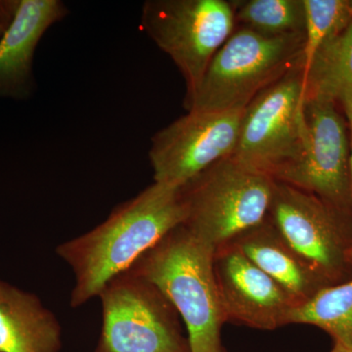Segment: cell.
<instances>
[{"instance_id":"obj_1","label":"cell","mask_w":352,"mask_h":352,"mask_svg":"<svg viewBox=\"0 0 352 352\" xmlns=\"http://www.w3.org/2000/svg\"><path fill=\"white\" fill-rule=\"evenodd\" d=\"M185 217L180 188L154 182L92 230L58 245L57 256L75 277L69 305L80 307L98 298L109 282L131 270Z\"/></svg>"},{"instance_id":"obj_2","label":"cell","mask_w":352,"mask_h":352,"mask_svg":"<svg viewBox=\"0 0 352 352\" xmlns=\"http://www.w3.org/2000/svg\"><path fill=\"white\" fill-rule=\"evenodd\" d=\"M215 252L180 226L129 270L154 285L175 308L186 327L190 352H226L221 328L227 320L215 276Z\"/></svg>"},{"instance_id":"obj_3","label":"cell","mask_w":352,"mask_h":352,"mask_svg":"<svg viewBox=\"0 0 352 352\" xmlns=\"http://www.w3.org/2000/svg\"><path fill=\"white\" fill-rule=\"evenodd\" d=\"M305 36H273L241 27L208 65L200 85L184 100L188 111L244 110L261 92L300 65Z\"/></svg>"},{"instance_id":"obj_4","label":"cell","mask_w":352,"mask_h":352,"mask_svg":"<svg viewBox=\"0 0 352 352\" xmlns=\"http://www.w3.org/2000/svg\"><path fill=\"white\" fill-rule=\"evenodd\" d=\"M273 186L271 176L226 157L180 188L182 226L217 251L266 220Z\"/></svg>"},{"instance_id":"obj_5","label":"cell","mask_w":352,"mask_h":352,"mask_svg":"<svg viewBox=\"0 0 352 352\" xmlns=\"http://www.w3.org/2000/svg\"><path fill=\"white\" fill-rule=\"evenodd\" d=\"M98 298L102 328L95 352H190L175 308L144 278L126 271Z\"/></svg>"},{"instance_id":"obj_6","label":"cell","mask_w":352,"mask_h":352,"mask_svg":"<svg viewBox=\"0 0 352 352\" xmlns=\"http://www.w3.org/2000/svg\"><path fill=\"white\" fill-rule=\"evenodd\" d=\"M235 24L232 4L226 0H149L141 14L143 31L182 73L185 98L195 92Z\"/></svg>"},{"instance_id":"obj_7","label":"cell","mask_w":352,"mask_h":352,"mask_svg":"<svg viewBox=\"0 0 352 352\" xmlns=\"http://www.w3.org/2000/svg\"><path fill=\"white\" fill-rule=\"evenodd\" d=\"M305 103L298 65L244 109L234 159L272 178L296 161L307 140Z\"/></svg>"},{"instance_id":"obj_8","label":"cell","mask_w":352,"mask_h":352,"mask_svg":"<svg viewBox=\"0 0 352 352\" xmlns=\"http://www.w3.org/2000/svg\"><path fill=\"white\" fill-rule=\"evenodd\" d=\"M243 111H189L153 136L154 182L182 188L210 166L232 156Z\"/></svg>"},{"instance_id":"obj_9","label":"cell","mask_w":352,"mask_h":352,"mask_svg":"<svg viewBox=\"0 0 352 352\" xmlns=\"http://www.w3.org/2000/svg\"><path fill=\"white\" fill-rule=\"evenodd\" d=\"M307 140L296 161L273 179L314 194L333 208L349 205L352 193L351 152L346 124L335 102L308 99L305 103Z\"/></svg>"},{"instance_id":"obj_10","label":"cell","mask_w":352,"mask_h":352,"mask_svg":"<svg viewBox=\"0 0 352 352\" xmlns=\"http://www.w3.org/2000/svg\"><path fill=\"white\" fill-rule=\"evenodd\" d=\"M337 210L314 194L274 180L271 223L298 258L329 284L340 276L351 256Z\"/></svg>"},{"instance_id":"obj_11","label":"cell","mask_w":352,"mask_h":352,"mask_svg":"<svg viewBox=\"0 0 352 352\" xmlns=\"http://www.w3.org/2000/svg\"><path fill=\"white\" fill-rule=\"evenodd\" d=\"M214 271L227 321L261 330L287 325L295 300L235 245L215 252Z\"/></svg>"},{"instance_id":"obj_12","label":"cell","mask_w":352,"mask_h":352,"mask_svg":"<svg viewBox=\"0 0 352 352\" xmlns=\"http://www.w3.org/2000/svg\"><path fill=\"white\" fill-rule=\"evenodd\" d=\"M60 0H20L0 38V98L25 100L34 91L32 67L39 41L68 14Z\"/></svg>"},{"instance_id":"obj_13","label":"cell","mask_w":352,"mask_h":352,"mask_svg":"<svg viewBox=\"0 0 352 352\" xmlns=\"http://www.w3.org/2000/svg\"><path fill=\"white\" fill-rule=\"evenodd\" d=\"M62 326L36 294L0 278V352H60Z\"/></svg>"},{"instance_id":"obj_14","label":"cell","mask_w":352,"mask_h":352,"mask_svg":"<svg viewBox=\"0 0 352 352\" xmlns=\"http://www.w3.org/2000/svg\"><path fill=\"white\" fill-rule=\"evenodd\" d=\"M230 244L277 282L295 300L296 307L307 302L321 289L330 286L298 258L272 223L266 220Z\"/></svg>"},{"instance_id":"obj_15","label":"cell","mask_w":352,"mask_h":352,"mask_svg":"<svg viewBox=\"0 0 352 352\" xmlns=\"http://www.w3.org/2000/svg\"><path fill=\"white\" fill-rule=\"evenodd\" d=\"M302 74L305 100L352 103V21L321 46Z\"/></svg>"},{"instance_id":"obj_16","label":"cell","mask_w":352,"mask_h":352,"mask_svg":"<svg viewBox=\"0 0 352 352\" xmlns=\"http://www.w3.org/2000/svg\"><path fill=\"white\" fill-rule=\"evenodd\" d=\"M287 324H309L332 336L335 342L352 349V279L327 286L307 302L291 310Z\"/></svg>"},{"instance_id":"obj_17","label":"cell","mask_w":352,"mask_h":352,"mask_svg":"<svg viewBox=\"0 0 352 352\" xmlns=\"http://www.w3.org/2000/svg\"><path fill=\"white\" fill-rule=\"evenodd\" d=\"M236 22L266 36H305L303 0H244L232 1Z\"/></svg>"},{"instance_id":"obj_18","label":"cell","mask_w":352,"mask_h":352,"mask_svg":"<svg viewBox=\"0 0 352 352\" xmlns=\"http://www.w3.org/2000/svg\"><path fill=\"white\" fill-rule=\"evenodd\" d=\"M305 12V44L300 68L314 59L326 41L346 29L352 21V1L303 0Z\"/></svg>"},{"instance_id":"obj_19","label":"cell","mask_w":352,"mask_h":352,"mask_svg":"<svg viewBox=\"0 0 352 352\" xmlns=\"http://www.w3.org/2000/svg\"><path fill=\"white\" fill-rule=\"evenodd\" d=\"M20 0H0V38L12 22Z\"/></svg>"},{"instance_id":"obj_20","label":"cell","mask_w":352,"mask_h":352,"mask_svg":"<svg viewBox=\"0 0 352 352\" xmlns=\"http://www.w3.org/2000/svg\"><path fill=\"white\" fill-rule=\"evenodd\" d=\"M344 110H346L347 119H349V126H351V138H352V103H351V102H346V103H344ZM351 182H352V139H351ZM351 256L352 258V248H351Z\"/></svg>"},{"instance_id":"obj_21","label":"cell","mask_w":352,"mask_h":352,"mask_svg":"<svg viewBox=\"0 0 352 352\" xmlns=\"http://www.w3.org/2000/svg\"><path fill=\"white\" fill-rule=\"evenodd\" d=\"M331 352H352V349H349V347L342 346V344H338V342H335L333 344V347Z\"/></svg>"}]
</instances>
